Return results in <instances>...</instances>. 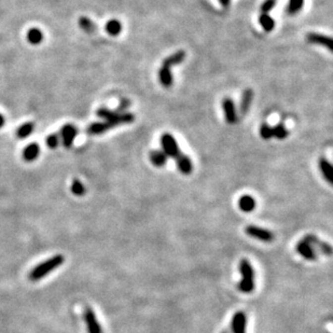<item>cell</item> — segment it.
I'll return each mask as SVG.
<instances>
[{
  "label": "cell",
  "instance_id": "4",
  "mask_svg": "<svg viewBox=\"0 0 333 333\" xmlns=\"http://www.w3.org/2000/svg\"><path fill=\"white\" fill-rule=\"evenodd\" d=\"M161 145H162V151L167 158H176L178 154L180 153L179 147H178L177 141L175 137L172 136L169 133H165L161 137Z\"/></svg>",
  "mask_w": 333,
  "mask_h": 333
},
{
  "label": "cell",
  "instance_id": "3",
  "mask_svg": "<svg viewBox=\"0 0 333 333\" xmlns=\"http://www.w3.org/2000/svg\"><path fill=\"white\" fill-rule=\"evenodd\" d=\"M239 272L242 274V279L238 282L237 288L243 293H251L255 289V272L254 268L247 259L240 260Z\"/></svg>",
  "mask_w": 333,
  "mask_h": 333
},
{
  "label": "cell",
  "instance_id": "8",
  "mask_svg": "<svg viewBox=\"0 0 333 333\" xmlns=\"http://www.w3.org/2000/svg\"><path fill=\"white\" fill-rule=\"evenodd\" d=\"M306 40L310 43H313V45H319V46L326 47L331 52L333 50L332 39L328 36L320 35V34H316V33H310V34L306 35Z\"/></svg>",
  "mask_w": 333,
  "mask_h": 333
},
{
  "label": "cell",
  "instance_id": "36",
  "mask_svg": "<svg viewBox=\"0 0 333 333\" xmlns=\"http://www.w3.org/2000/svg\"><path fill=\"white\" fill-rule=\"evenodd\" d=\"M223 333H226V332H223Z\"/></svg>",
  "mask_w": 333,
  "mask_h": 333
},
{
  "label": "cell",
  "instance_id": "25",
  "mask_svg": "<svg viewBox=\"0 0 333 333\" xmlns=\"http://www.w3.org/2000/svg\"><path fill=\"white\" fill-rule=\"evenodd\" d=\"M122 30V25L118 20H111L106 24V32L110 36H118Z\"/></svg>",
  "mask_w": 333,
  "mask_h": 333
},
{
  "label": "cell",
  "instance_id": "1",
  "mask_svg": "<svg viewBox=\"0 0 333 333\" xmlns=\"http://www.w3.org/2000/svg\"><path fill=\"white\" fill-rule=\"evenodd\" d=\"M134 122V115L129 112H116L112 118L106 120L105 122H96L88 127V133L90 135H100L109 131L112 127L119 126L122 124H129Z\"/></svg>",
  "mask_w": 333,
  "mask_h": 333
},
{
  "label": "cell",
  "instance_id": "31",
  "mask_svg": "<svg viewBox=\"0 0 333 333\" xmlns=\"http://www.w3.org/2000/svg\"><path fill=\"white\" fill-rule=\"evenodd\" d=\"M276 5V0H265L261 4V12L265 14H269L270 11H272Z\"/></svg>",
  "mask_w": 333,
  "mask_h": 333
},
{
  "label": "cell",
  "instance_id": "5",
  "mask_svg": "<svg viewBox=\"0 0 333 333\" xmlns=\"http://www.w3.org/2000/svg\"><path fill=\"white\" fill-rule=\"evenodd\" d=\"M245 232L248 236L252 238H257L264 243H271V242H273V239H274V234L270 230L264 229V227H261V226L248 225L245 229Z\"/></svg>",
  "mask_w": 333,
  "mask_h": 333
},
{
  "label": "cell",
  "instance_id": "34",
  "mask_svg": "<svg viewBox=\"0 0 333 333\" xmlns=\"http://www.w3.org/2000/svg\"><path fill=\"white\" fill-rule=\"evenodd\" d=\"M219 2H220V4L222 5V7L226 8V7H229V5H230L231 0H219Z\"/></svg>",
  "mask_w": 333,
  "mask_h": 333
},
{
  "label": "cell",
  "instance_id": "11",
  "mask_svg": "<svg viewBox=\"0 0 333 333\" xmlns=\"http://www.w3.org/2000/svg\"><path fill=\"white\" fill-rule=\"evenodd\" d=\"M176 160V165L178 169L180 170L181 174L183 175H190L193 170V165L191 159L184 153H179L178 156L175 158Z\"/></svg>",
  "mask_w": 333,
  "mask_h": 333
},
{
  "label": "cell",
  "instance_id": "33",
  "mask_svg": "<svg viewBox=\"0 0 333 333\" xmlns=\"http://www.w3.org/2000/svg\"><path fill=\"white\" fill-rule=\"evenodd\" d=\"M131 106V102L127 101V100H124V101H122L121 102V105H120V107L119 109L116 110L118 111V112H123V111H126V109Z\"/></svg>",
  "mask_w": 333,
  "mask_h": 333
},
{
  "label": "cell",
  "instance_id": "27",
  "mask_svg": "<svg viewBox=\"0 0 333 333\" xmlns=\"http://www.w3.org/2000/svg\"><path fill=\"white\" fill-rule=\"evenodd\" d=\"M71 192L77 196H82L83 194H85L84 184L78 179H75L71 183Z\"/></svg>",
  "mask_w": 333,
  "mask_h": 333
},
{
  "label": "cell",
  "instance_id": "22",
  "mask_svg": "<svg viewBox=\"0 0 333 333\" xmlns=\"http://www.w3.org/2000/svg\"><path fill=\"white\" fill-rule=\"evenodd\" d=\"M304 0H289L287 5V13L290 15H294L299 13V12L303 8Z\"/></svg>",
  "mask_w": 333,
  "mask_h": 333
},
{
  "label": "cell",
  "instance_id": "30",
  "mask_svg": "<svg viewBox=\"0 0 333 333\" xmlns=\"http://www.w3.org/2000/svg\"><path fill=\"white\" fill-rule=\"evenodd\" d=\"M116 112H118V111H116V110L112 111V110H109V109H106V108H102V109H100V110L97 111V115L100 116V118L104 119V120H108L110 118H112V116Z\"/></svg>",
  "mask_w": 333,
  "mask_h": 333
},
{
  "label": "cell",
  "instance_id": "14",
  "mask_svg": "<svg viewBox=\"0 0 333 333\" xmlns=\"http://www.w3.org/2000/svg\"><path fill=\"white\" fill-rule=\"evenodd\" d=\"M319 168L325 179L329 183L333 182V167L331 163L326 158L319 159Z\"/></svg>",
  "mask_w": 333,
  "mask_h": 333
},
{
  "label": "cell",
  "instance_id": "10",
  "mask_svg": "<svg viewBox=\"0 0 333 333\" xmlns=\"http://www.w3.org/2000/svg\"><path fill=\"white\" fill-rule=\"evenodd\" d=\"M61 134V139H63V145L65 148H70L75 141L77 135H78V129L71 125V124H67L63 126L60 131Z\"/></svg>",
  "mask_w": 333,
  "mask_h": 333
},
{
  "label": "cell",
  "instance_id": "17",
  "mask_svg": "<svg viewBox=\"0 0 333 333\" xmlns=\"http://www.w3.org/2000/svg\"><path fill=\"white\" fill-rule=\"evenodd\" d=\"M252 98H254V92L250 89H247L244 91L243 96H242V101H240V105H239V110L242 114H246L248 112V110L251 106V103H252Z\"/></svg>",
  "mask_w": 333,
  "mask_h": 333
},
{
  "label": "cell",
  "instance_id": "20",
  "mask_svg": "<svg viewBox=\"0 0 333 333\" xmlns=\"http://www.w3.org/2000/svg\"><path fill=\"white\" fill-rule=\"evenodd\" d=\"M40 152V148L36 143L28 145L25 149L23 151V158L25 161L27 162H32L34 160H36L39 156Z\"/></svg>",
  "mask_w": 333,
  "mask_h": 333
},
{
  "label": "cell",
  "instance_id": "13",
  "mask_svg": "<svg viewBox=\"0 0 333 333\" xmlns=\"http://www.w3.org/2000/svg\"><path fill=\"white\" fill-rule=\"evenodd\" d=\"M246 324H247V318L243 312H237L234 314L231 323V328L233 333H246Z\"/></svg>",
  "mask_w": 333,
  "mask_h": 333
},
{
  "label": "cell",
  "instance_id": "16",
  "mask_svg": "<svg viewBox=\"0 0 333 333\" xmlns=\"http://www.w3.org/2000/svg\"><path fill=\"white\" fill-rule=\"evenodd\" d=\"M184 58H186V53H184V51H182V50L177 51L174 54H171V55H169V56L166 57L163 60L162 66L167 67V68H170L171 66L181 64L182 61L184 60Z\"/></svg>",
  "mask_w": 333,
  "mask_h": 333
},
{
  "label": "cell",
  "instance_id": "12",
  "mask_svg": "<svg viewBox=\"0 0 333 333\" xmlns=\"http://www.w3.org/2000/svg\"><path fill=\"white\" fill-rule=\"evenodd\" d=\"M304 238L313 246L314 248L316 249L317 252H322V254H325L327 256H330L332 254L331 246L328 243H326V242H323V240H320L315 235H307Z\"/></svg>",
  "mask_w": 333,
  "mask_h": 333
},
{
  "label": "cell",
  "instance_id": "9",
  "mask_svg": "<svg viewBox=\"0 0 333 333\" xmlns=\"http://www.w3.org/2000/svg\"><path fill=\"white\" fill-rule=\"evenodd\" d=\"M222 107H223L226 122L229 123V124H234V123L237 121V114L233 100H231V98H224V100L222 101Z\"/></svg>",
  "mask_w": 333,
  "mask_h": 333
},
{
  "label": "cell",
  "instance_id": "7",
  "mask_svg": "<svg viewBox=\"0 0 333 333\" xmlns=\"http://www.w3.org/2000/svg\"><path fill=\"white\" fill-rule=\"evenodd\" d=\"M297 251L300 256L303 257L305 260L308 261H314L316 260L317 257H318V252L316 251V249L313 247V246L307 242L305 238H303L302 240L297 244Z\"/></svg>",
  "mask_w": 333,
  "mask_h": 333
},
{
  "label": "cell",
  "instance_id": "24",
  "mask_svg": "<svg viewBox=\"0 0 333 333\" xmlns=\"http://www.w3.org/2000/svg\"><path fill=\"white\" fill-rule=\"evenodd\" d=\"M43 39L42 32L38 28H32L28 30L27 33V40L32 43V45H39Z\"/></svg>",
  "mask_w": 333,
  "mask_h": 333
},
{
  "label": "cell",
  "instance_id": "29",
  "mask_svg": "<svg viewBox=\"0 0 333 333\" xmlns=\"http://www.w3.org/2000/svg\"><path fill=\"white\" fill-rule=\"evenodd\" d=\"M260 136L265 139L269 140L273 137V127L270 126L268 123H263L260 127Z\"/></svg>",
  "mask_w": 333,
  "mask_h": 333
},
{
  "label": "cell",
  "instance_id": "26",
  "mask_svg": "<svg viewBox=\"0 0 333 333\" xmlns=\"http://www.w3.org/2000/svg\"><path fill=\"white\" fill-rule=\"evenodd\" d=\"M273 136H275L277 139H285L288 136L287 128L282 123L273 127Z\"/></svg>",
  "mask_w": 333,
  "mask_h": 333
},
{
  "label": "cell",
  "instance_id": "15",
  "mask_svg": "<svg viewBox=\"0 0 333 333\" xmlns=\"http://www.w3.org/2000/svg\"><path fill=\"white\" fill-rule=\"evenodd\" d=\"M256 200L251 195L240 196L238 201V207L244 213H251L256 208Z\"/></svg>",
  "mask_w": 333,
  "mask_h": 333
},
{
  "label": "cell",
  "instance_id": "21",
  "mask_svg": "<svg viewBox=\"0 0 333 333\" xmlns=\"http://www.w3.org/2000/svg\"><path fill=\"white\" fill-rule=\"evenodd\" d=\"M259 23H260L261 27L265 30V32H272V30L275 28V21L273 17H271V15L262 13L259 17Z\"/></svg>",
  "mask_w": 333,
  "mask_h": 333
},
{
  "label": "cell",
  "instance_id": "6",
  "mask_svg": "<svg viewBox=\"0 0 333 333\" xmlns=\"http://www.w3.org/2000/svg\"><path fill=\"white\" fill-rule=\"evenodd\" d=\"M83 318H84V322H85L86 328H88L89 333H103L102 326L100 323H98L95 313L91 307L85 308Z\"/></svg>",
  "mask_w": 333,
  "mask_h": 333
},
{
  "label": "cell",
  "instance_id": "23",
  "mask_svg": "<svg viewBox=\"0 0 333 333\" xmlns=\"http://www.w3.org/2000/svg\"><path fill=\"white\" fill-rule=\"evenodd\" d=\"M34 128H35L34 123H32V122L25 123V124H23V125L18 127L17 132H16L17 137L21 138V139L26 138L27 136H29V135L34 132Z\"/></svg>",
  "mask_w": 333,
  "mask_h": 333
},
{
  "label": "cell",
  "instance_id": "28",
  "mask_svg": "<svg viewBox=\"0 0 333 333\" xmlns=\"http://www.w3.org/2000/svg\"><path fill=\"white\" fill-rule=\"evenodd\" d=\"M79 25L80 27H81L82 29H84L85 32H88V33H91V32H93V30L95 29V25H94V23L92 22L90 18L88 17H81L79 20Z\"/></svg>",
  "mask_w": 333,
  "mask_h": 333
},
{
  "label": "cell",
  "instance_id": "18",
  "mask_svg": "<svg viewBox=\"0 0 333 333\" xmlns=\"http://www.w3.org/2000/svg\"><path fill=\"white\" fill-rule=\"evenodd\" d=\"M149 159L152 165L156 167H162L167 162V157L165 156L164 152L161 150H153L149 154Z\"/></svg>",
  "mask_w": 333,
  "mask_h": 333
},
{
  "label": "cell",
  "instance_id": "35",
  "mask_svg": "<svg viewBox=\"0 0 333 333\" xmlns=\"http://www.w3.org/2000/svg\"><path fill=\"white\" fill-rule=\"evenodd\" d=\"M3 125H4V118L1 114H0V128H1Z\"/></svg>",
  "mask_w": 333,
  "mask_h": 333
},
{
  "label": "cell",
  "instance_id": "32",
  "mask_svg": "<svg viewBox=\"0 0 333 333\" xmlns=\"http://www.w3.org/2000/svg\"><path fill=\"white\" fill-rule=\"evenodd\" d=\"M46 143H47V146L49 148H51V149H55V148H57L58 143H59L58 136L55 134H52V135H50V136H48Z\"/></svg>",
  "mask_w": 333,
  "mask_h": 333
},
{
  "label": "cell",
  "instance_id": "19",
  "mask_svg": "<svg viewBox=\"0 0 333 333\" xmlns=\"http://www.w3.org/2000/svg\"><path fill=\"white\" fill-rule=\"evenodd\" d=\"M159 80L164 88H170L172 85V81H174V80H172L170 68L162 66L159 70Z\"/></svg>",
  "mask_w": 333,
  "mask_h": 333
},
{
  "label": "cell",
  "instance_id": "2",
  "mask_svg": "<svg viewBox=\"0 0 333 333\" xmlns=\"http://www.w3.org/2000/svg\"><path fill=\"white\" fill-rule=\"evenodd\" d=\"M65 258L61 255H56L48 260L43 261L42 263L38 264L37 267H35L29 273V279L33 281H37L42 279L43 277H46L48 274H50L53 272L54 270H56L59 268L61 264L64 263Z\"/></svg>",
  "mask_w": 333,
  "mask_h": 333
}]
</instances>
